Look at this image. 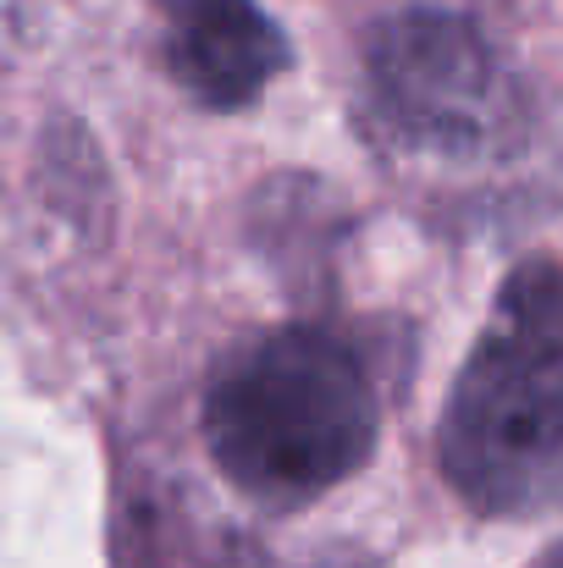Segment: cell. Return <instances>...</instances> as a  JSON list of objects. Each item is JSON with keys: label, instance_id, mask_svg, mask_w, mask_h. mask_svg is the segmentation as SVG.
Here are the masks:
<instances>
[{"label": "cell", "instance_id": "1", "mask_svg": "<svg viewBox=\"0 0 563 568\" xmlns=\"http://www.w3.org/2000/svg\"><path fill=\"white\" fill-rule=\"evenodd\" d=\"M215 469L265 508H299L365 469L375 386L354 343L326 326H277L238 343L204 386Z\"/></svg>", "mask_w": 563, "mask_h": 568}, {"label": "cell", "instance_id": "2", "mask_svg": "<svg viewBox=\"0 0 563 568\" xmlns=\"http://www.w3.org/2000/svg\"><path fill=\"white\" fill-rule=\"evenodd\" d=\"M448 486L486 519H531L563 503V265L525 260L436 425Z\"/></svg>", "mask_w": 563, "mask_h": 568}, {"label": "cell", "instance_id": "3", "mask_svg": "<svg viewBox=\"0 0 563 568\" xmlns=\"http://www.w3.org/2000/svg\"><path fill=\"white\" fill-rule=\"evenodd\" d=\"M365 89L392 144L470 161L520 128V89L492 39L436 6H409L365 39Z\"/></svg>", "mask_w": 563, "mask_h": 568}, {"label": "cell", "instance_id": "4", "mask_svg": "<svg viewBox=\"0 0 563 568\" xmlns=\"http://www.w3.org/2000/svg\"><path fill=\"white\" fill-rule=\"evenodd\" d=\"M167 72L210 111H238L288 67V33L254 0H155Z\"/></svg>", "mask_w": 563, "mask_h": 568}, {"label": "cell", "instance_id": "5", "mask_svg": "<svg viewBox=\"0 0 563 568\" xmlns=\"http://www.w3.org/2000/svg\"><path fill=\"white\" fill-rule=\"evenodd\" d=\"M542 568H563V547H553V552H547V564Z\"/></svg>", "mask_w": 563, "mask_h": 568}]
</instances>
